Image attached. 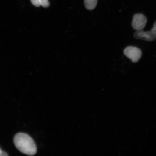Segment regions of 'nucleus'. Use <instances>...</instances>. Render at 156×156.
I'll use <instances>...</instances> for the list:
<instances>
[{
  "label": "nucleus",
  "mask_w": 156,
  "mask_h": 156,
  "mask_svg": "<svg viewBox=\"0 0 156 156\" xmlns=\"http://www.w3.org/2000/svg\"><path fill=\"white\" fill-rule=\"evenodd\" d=\"M13 141L16 147L21 153L29 156L34 155L37 153L36 144L28 134L19 133L16 134Z\"/></svg>",
  "instance_id": "1"
},
{
  "label": "nucleus",
  "mask_w": 156,
  "mask_h": 156,
  "mask_svg": "<svg viewBox=\"0 0 156 156\" xmlns=\"http://www.w3.org/2000/svg\"><path fill=\"white\" fill-rule=\"evenodd\" d=\"M134 38L148 42L153 41L156 40V21L154 24L153 28L147 32L137 30L134 34Z\"/></svg>",
  "instance_id": "2"
},
{
  "label": "nucleus",
  "mask_w": 156,
  "mask_h": 156,
  "mask_svg": "<svg viewBox=\"0 0 156 156\" xmlns=\"http://www.w3.org/2000/svg\"><path fill=\"white\" fill-rule=\"evenodd\" d=\"M124 53L133 63H137L142 56V52L140 49L132 46L127 47L125 49Z\"/></svg>",
  "instance_id": "3"
},
{
  "label": "nucleus",
  "mask_w": 156,
  "mask_h": 156,
  "mask_svg": "<svg viewBox=\"0 0 156 156\" xmlns=\"http://www.w3.org/2000/svg\"><path fill=\"white\" fill-rule=\"evenodd\" d=\"M147 20L143 14L138 13L134 15L133 17L132 25L134 30H141L145 28Z\"/></svg>",
  "instance_id": "4"
},
{
  "label": "nucleus",
  "mask_w": 156,
  "mask_h": 156,
  "mask_svg": "<svg viewBox=\"0 0 156 156\" xmlns=\"http://www.w3.org/2000/svg\"><path fill=\"white\" fill-rule=\"evenodd\" d=\"M98 0H84L85 7L89 10L94 9L97 4Z\"/></svg>",
  "instance_id": "5"
},
{
  "label": "nucleus",
  "mask_w": 156,
  "mask_h": 156,
  "mask_svg": "<svg viewBox=\"0 0 156 156\" xmlns=\"http://www.w3.org/2000/svg\"><path fill=\"white\" fill-rule=\"evenodd\" d=\"M41 6L44 8L49 6L50 4L48 0H40Z\"/></svg>",
  "instance_id": "6"
},
{
  "label": "nucleus",
  "mask_w": 156,
  "mask_h": 156,
  "mask_svg": "<svg viewBox=\"0 0 156 156\" xmlns=\"http://www.w3.org/2000/svg\"><path fill=\"white\" fill-rule=\"evenodd\" d=\"M31 3L35 6L39 7L41 6L40 0H30Z\"/></svg>",
  "instance_id": "7"
},
{
  "label": "nucleus",
  "mask_w": 156,
  "mask_h": 156,
  "mask_svg": "<svg viewBox=\"0 0 156 156\" xmlns=\"http://www.w3.org/2000/svg\"><path fill=\"white\" fill-rule=\"evenodd\" d=\"M8 156V154L6 153H5V151H2L1 149H0V156Z\"/></svg>",
  "instance_id": "8"
}]
</instances>
